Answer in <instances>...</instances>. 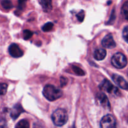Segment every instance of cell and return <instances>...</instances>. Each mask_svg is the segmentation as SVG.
<instances>
[{
  "mask_svg": "<svg viewBox=\"0 0 128 128\" xmlns=\"http://www.w3.org/2000/svg\"><path fill=\"white\" fill-rule=\"evenodd\" d=\"M24 110L22 108L21 104H16L15 106L13 107L12 110H11V112H10V116H11V118L13 120H15L20 116L22 112H24Z\"/></svg>",
  "mask_w": 128,
  "mask_h": 128,
  "instance_id": "10",
  "label": "cell"
},
{
  "mask_svg": "<svg viewBox=\"0 0 128 128\" xmlns=\"http://www.w3.org/2000/svg\"><path fill=\"white\" fill-rule=\"evenodd\" d=\"M0 128H8L7 122L4 119H0Z\"/></svg>",
  "mask_w": 128,
  "mask_h": 128,
  "instance_id": "24",
  "label": "cell"
},
{
  "mask_svg": "<svg viewBox=\"0 0 128 128\" xmlns=\"http://www.w3.org/2000/svg\"><path fill=\"white\" fill-rule=\"evenodd\" d=\"M33 128H45V125H44L43 124L38 121V122L35 123V124L33 125Z\"/></svg>",
  "mask_w": 128,
  "mask_h": 128,
  "instance_id": "25",
  "label": "cell"
},
{
  "mask_svg": "<svg viewBox=\"0 0 128 128\" xmlns=\"http://www.w3.org/2000/svg\"><path fill=\"white\" fill-rule=\"evenodd\" d=\"M53 28V24L51 22H48L44 24L42 26V31L44 32H48V31H51V29Z\"/></svg>",
  "mask_w": 128,
  "mask_h": 128,
  "instance_id": "17",
  "label": "cell"
},
{
  "mask_svg": "<svg viewBox=\"0 0 128 128\" xmlns=\"http://www.w3.org/2000/svg\"><path fill=\"white\" fill-rule=\"evenodd\" d=\"M96 100L100 106L105 109H110V105L108 98L103 92H98L96 95Z\"/></svg>",
  "mask_w": 128,
  "mask_h": 128,
  "instance_id": "6",
  "label": "cell"
},
{
  "mask_svg": "<svg viewBox=\"0 0 128 128\" xmlns=\"http://www.w3.org/2000/svg\"><path fill=\"white\" fill-rule=\"evenodd\" d=\"M100 128H117V123L114 116L107 114L102 118L100 123Z\"/></svg>",
  "mask_w": 128,
  "mask_h": 128,
  "instance_id": "5",
  "label": "cell"
},
{
  "mask_svg": "<svg viewBox=\"0 0 128 128\" xmlns=\"http://www.w3.org/2000/svg\"><path fill=\"white\" fill-rule=\"evenodd\" d=\"M121 12L123 17L128 21V1L124 2L121 9Z\"/></svg>",
  "mask_w": 128,
  "mask_h": 128,
  "instance_id": "15",
  "label": "cell"
},
{
  "mask_svg": "<svg viewBox=\"0 0 128 128\" xmlns=\"http://www.w3.org/2000/svg\"><path fill=\"white\" fill-rule=\"evenodd\" d=\"M114 82L120 88L125 90H128V83L122 76L117 74H114L112 77Z\"/></svg>",
  "mask_w": 128,
  "mask_h": 128,
  "instance_id": "8",
  "label": "cell"
},
{
  "mask_svg": "<svg viewBox=\"0 0 128 128\" xmlns=\"http://www.w3.org/2000/svg\"><path fill=\"white\" fill-rule=\"evenodd\" d=\"M1 5L5 10H11L13 8V4L10 0H1Z\"/></svg>",
  "mask_w": 128,
  "mask_h": 128,
  "instance_id": "13",
  "label": "cell"
},
{
  "mask_svg": "<svg viewBox=\"0 0 128 128\" xmlns=\"http://www.w3.org/2000/svg\"><path fill=\"white\" fill-rule=\"evenodd\" d=\"M99 87L102 91H106L108 93L112 94L113 95L118 96L120 94V92H119L117 88L112 85V84L110 81H108L107 80H103L101 83L100 84Z\"/></svg>",
  "mask_w": 128,
  "mask_h": 128,
  "instance_id": "4",
  "label": "cell"
},
{
  "mask_svg": "<svg viewBox=\"0 0 128 128\" xmlns=\"http://www.w3.org/2000/svg\"><path fill=\"white\" fill-rule=\"evenodd\" d=\"M44 97L50 101H53L61 97L63 92L61 90L51 84H47L43 90Z\"/></svg>",
  "mask_w": 128,
  "mask_h": 128,
  "instance_id": "1",
  "label": "cell"
},
{
  "mask_svg": "<svg viewBox=\"0 0 128 128\" xmlns=\"http://www.w3.org/2000/svg\"><path fill=\"white\" fill-rule=\"evenodd\" d=\"M112 64L118 69H122L127 65V59L125 56L120 52H117L111 59Z\"/></svg>",
  "mask_w": 128,
  "mask_h": 128,
  "instance_id": "3",
  "label": "cell"
},
{
  "mask_svg": "<svg viewBox=\"0 0 128 128\" xmlns=\"http://www.w3.org/2000/svg\"><path fill=\"white\" fill-rule=\"evenodd\" d=\"M8 84L6 83H0V96H4L7 92Z\"/></svg>",
  "mask_w": 128,
  "mask_h": 128,
  "instance_id": "18",
  "label": "cell"
},
{
  "mask_svg": "<svg viewBox=\"0 0 128 128\" xmlns=\"http://www.w3.org/2000/svg\"><path fill=\"white\" fill-rule=\"evenodd\" d=\"M106 56V51L103 48H98L94 52V57L97 61H102Z\"/></svg>",
  "mask_w": 128,
  "mask_h": 128,
  "instance_id": "11",
  "label": "cell"
},
{
  "mask_svg": "<svg viewBox=\"0 0 128 128\" xmlns=\"http://www.w3.org/2000/svg\"><path fill=\"white\" fill-rule=\"evenodd\" d=\"M40 3L42 6L43 11L45 12H48L52 8L51 0H40Z\"/></svg>",
  "mask_w": 128,
  "mask_h": 128,
  "instance_id": "12",
  "label": "cell"
},
{
  "mask_svg": "<svg viewBox=\"0 0 128 128\" xmlns=\"http://www.w3.org/2000/svg\"><path fill=\"white\" fill-rule=\"evenodd\" d=\"M102 45L104 48L109 49L114 48L115 47L116 44L114 41V38L111 34H107L103 38L102 41Z\"/></svg>",
  "mask_w": 128,
  "mask_h": 128,
  "instance_id": "9",
  "label": "cell"
},
{
  "mask_svg": "<svg viewBox=\"0 0 128 128\" xmlns=\"http://www.w3.org/2000/svg\"><path fill=\"white\" fill-rule=\"evenodd\" d=\"M122 36L124 40L128 43V26L124 28L122 32Z\"/></svg>",
  "mask_w": 128,
  "mask_h": 128,
  "instance_id": "22",
  "label": "cell"
},
{
  "mask_svg": "<svg viewBox=\"0 0 128 128\" xmlns=\"http://www.w3.org/2000/svg\"><path fill=\"white\" fill-rule=\"evenodd\" d=\"M15 128H30V124L27 120H22L16 124Z\"/></svg>",
  "mask_w": 128,
  "mask_h": 128,
  "instance_id": "14",
  "label": "cell"
},
{
  "mask_svg": "<svg viewBox=\"0 0 128 128\" xmlns=\"http://www.w3.org/2000/svg\"><path fill=\"white\" fill-rule=\"evenodd\" d=\"M8 51L10 54L15 58H18L23 55V52L22 50L20 49L18 45L15 43H13L10 45L8 48Z\"/></svg>",
  "mask_w": 128,
  "mask_h": 128,
  "instance_id": "7",
  "label": "cell"
},
{
  "mask_svg": "<svg viewBox=\"0 0 128 128\" xmlns=\"http://www.w3.org/2000/svg\"><path fill=\"white\" fill-rule=\"evenodd\" d=\"M27 1L28 0H18V11H22L25 9Z\"/></svg>",
  "mask_w": 128,
  "mask_h": 128,
  "instance_id": "16",
  "label": "cell"
},
{
  "mask_svg": "<svg viewBox=\"0 0 128 128\" xmlns=\"http://www.w3.org/2000/svg\"><path fill=\"white\" fill-rule=\"evenodd\" d=\"M33 33L30 30H25L23 31V39L25 40H28L29 39L31 38L32 37Z\"/></svg>",
  "mask_w": 128,
  "mask_h": 128,
  "instance_id": "20",
  "label": "cell"
},
{
  "mask_svg": "<svg viewBox=\"0 0 128 128\" xmlns=\"http://www.w3.org/2000/svg\"><path fill=\"white\" fill-rule=\"evenodd\" d=\"M68 80L67 78L65 77H61L60 78V84H61V87H63L64 86L67 84Z\"/></svg>",
  "mask_w": 128,
  "mask_h": 128,
  "instance_id": "23",
  "label": "cell"
},
{
  "mask_svg": "<svg viewBox=\"0 0 128 128\" xmlns=\"http://www.w3.org/2000/svg\"><path fill=\"white\" fill-rule=\"evenodd\" d=\"M72 70L78 76H84L85 74V72L82 70L80 68L77 67L76 66H72Z\"/></svg>",
  "mask_w": 128,
  "mask_h": 128,
  "instance_id": "19",
  "label": "cell"
},
{
  "mask_svg": "<svg viewBox=\"0 0 128 128\" xmlns=\"http://www.w3.org/2000/svg\"><path fill=\"white\" fill-rule=\"evenodd\" d=\"M84 17H85V12L84 11H80L79 13H77V20H79L80 22H82L84 21Z\"/></svg>",
  "mask_w": 128,
  "mask_h": 128,
  "instance_id": "21",
  "label": "cell"
},
{
  "mask_svg": "<svg viewBox=\"0 0 128 128\" xmlns=\"http://www.w3.org/2000/svg\"><path fill=\"white\" fill-rule=\"evenodd\" d=\"M68 114L63 109H58L51 115V120L54 124L57 126H61L68 121Z\"/></svg>",
  "mask_w": 128,
  "mask_h": 128,
  "instance_id": "2",
  "label": "cell"
}]
</instances>
